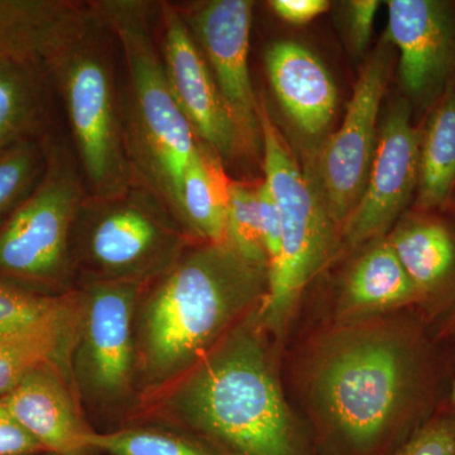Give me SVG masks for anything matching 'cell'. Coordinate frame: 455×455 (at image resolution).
Listing matches in <instances>:
<instances>
[{
  "label": "cell",
  "instance_id": "cell-1",
  "mask_svg": "<svg viewBox=\"0 0 455 455\" xmlns=\"http://www.w3.org/2000/svg\"><path fill=\"white\" fill-rule=\"evenodd\" d=\"M451 366L418 311L338 323L302 368L319 455H394L435 414Z\"/></svg>",
  "mask_w": 455,
  "mask_h": 455
},
{
  "label": "cell",
  "instance_id": "cell-2",
  "mask_svg": "<svg viewBox=\"0 0 455 455\" xmlns=\"http://www.w3.org/2000/svg\"><path fill=\"white\" fill-rule=\"evenodd\" d=\"M263 331L253 310L180 377L171 418L220 455H319L284 400Z\"/></svg>",
  "mask_w": 455,
  "mask_h": 455
},
{
  "label": "cell",
  "instance_id": "cell-3",
  "mask_svg": "<svg viewBox=\"0 0 455 455\" xmlns=\"http://www.w3.org/2000/svg\"><path fill=\"white\" fill-rule=\"evenodd\" d=\"M268 287L267 268L229 245L187 248L140 295L134 320L137 374L148 387L178 381L248 314Z\"/></svg>",
  "mask_w": 455,
  "mask_h": 455
},
{
  "label": "cell",
  "instance_id": "cell-4",
  "mask_svg": "<svg viewBox=\"0 0 455 455\" xmlns=\"http://www.w3.org/2000/svg\"><path fill=\"white\" fill-rule=\"evenodd\" d=\"M89 3L124 56L128 89L122 97L123 124L133 182L148 190L182 228V181L199 140L171 90L151 23L154 4Z\"/></svg>",
  "mask_w": 455,
  "mask_h": 455
},
{
  "label": "cell",
  "instance_id": "cell-5",
  "mask_svg": "<svg viewBox=\"0 0 455 455\" xmlns=\"http://www.w3.org/2000/svg\"><path fill=\"white\" fill-rule=\"evenodd\" d=\"M263 172L280 212L281 256L268 272V287L257 317L266 331L281 333L293 315L302 292L333 259L340 229L326 209L315 181L299 166L259 98Z\"/></svg>",
  "mask_w": 455,
  "mask_h": 455
},
{
  "label": "cell",
  "instance_id": "cell-6",
  "mask_svg": "<svg viewBox=\"0 0 455 455\" xmlns=\"http://www.w3.org/2000/svg\"><path fill=\"white\" fill-rule=\"evenodd\" d=\"M97 22L44 70L64 100L76 160L89 196H122L133 185L123 124L122 95L112 57Z\"/></svg>",
  "mask_w": 455,
  "mask_h": 455
},
{
  "label": "cell",
  "instance_id": "cell-7",
  "mask_svg": "<svg viewBox=\"0 0 455 455\" xmlns=\"http://www.w3.org/2000/svg\"><path fill=\"white\" fill-rule=\"evenodd\" d=\"M190 236L145 188L113 197L86 196L71 235L73 263L90 280L151 283L172 267Z\"/></svg>",
  "mask_w": 455,
  "mask_h": 455
},
{
  "label": "cell",
  "instance_id": "cell-8",
  "mask_svg": "<svg viewBox=\"0 0 455 455\" xmlns=\"http://www.w3.org/2000/svg\"><path fill=\"white\" fill-rule=\"evenodd\" d=\"M86 196L76 157L49 140L40 180L0 226V275L31 283L64 280L73 267L71 235Z\"/></svg>",
  "mask_w": 455,
  "mask_h": 455
},
{
  "label": "cell",
  "instance_id": "cell-9",
  "mask_svg": "<svg viewBox=\"0 0 455 455\" xmlns=\"http://www.w3.org/2000/svg\"><path fill=\"white\" fill-rule=\"evenodd\" d=\"M145 284L90 280L79 299L74 372L84 394L116 403L131 392L137 374L136 320Z\"/></svg>",
  "mask_w": 455,
  "mask_h": 455
},
{
  "label": "cell",
  "instance_id": "cell-10",
  "mask_svg": "<svg viewBox=\"0 0 455 455\" xmlns=\"http://www.w3.org/2000/svg\"><path fill=\"white\" fill-rule=\"evenodd\" d=\"M391 46L388 40L379 44L367 60L340 127L323 143L309 172L340 232L361 199L372 164L379 139L377 121L394 65Z\"/></svg>",
  "mask_w": 455,
  "mask_h": 455
},
{
  "label": "cell",
  "instance_id": "cell-11",
  "mask_svg": "<svg viewBox=\"0 0 455 455\" xmlns=\"http://www.w3.org/2000/svg\"><path fill=\"white\" fill-rule=\"evenodd\" d=\"M411 110L406 99H398L379 127L366 187L341 227V241L349 248L387 235L416 196L421 128L412 124Z\"/></svg>",
  "mask_w": 455,
  "mask_h": 455
},
{
  "label": "cell",
  "instance_id": "cell-12",
  "mask_svg": "<svg viewBox=\"0 0 455 455\" xmlns=\"http://www.w3.org/2000/svg\"><path fill=\"white\" fill-rule=\"evenodd\" d=\"M179 12L211 68L248 152L259 151V98L254 94L248 62L253 3L211 0L179 8Z\"/></svg>",
  "mask_w": 455,
  "mask_h": 455
},
{
  "label": "cell",
  "instance_id": "cell-13",
  "mask_svg": "<svg viewBox=\"0 0 455 455\" xmlns=\"http://www.w3.org/2000/svg\"><path fill=\"white\" fill-rule=\"evenodd\" d=\"M157 8L163 26L161 52L167 79L197 140L220 156L223 164L248 154L211 68L188 32L179 8L166 2L158 3Z\"/></svg>",
  "mask_w": 455,
  "mask_h": 455
},
{
  "label": "cell",
  "instance_id": "cell-14",
  "mask_svg": "<svg viewBox=\"0 0 455 455\" xmlns=\"http://www.w3.org/2000/svg\"><path fill=\"white\" fill-rule=\"evenodd\" d=\"M387 9V40L400 53L405 99L430 109L455 79L454 9L439 0H390Z\"/></svg>",
  "mask_w": 455,
  "mask_h": 455
},
{
  "label": "cell",
  "instance_id": "cell-15",
  "mask_svg": "<svg viewBox=\"0 0 455 455\" xmlns=\"http://www.w3.org/2000/svg\"><path fill=\"white\" fill-rule=\"evenodd\" d=\"M420 298L429 324L455 309V221L436 212H405L387 235Z\"/></svg>",
  "mask_w": 455,
  "mask_h": 455
},
{
  "label": "cell",
  "instance_id": "cell-16",
  "mask_svg": "<svg viewBox=\"0 0 455 455\" xmlns=\"http://www.w3.org/2000/svg\"><path fill=\"white\" fill-rule=\"evenodd\" d=\"M95 22L89 2L0 0V55L44 70Z\"/></svg>",
  "mask_w": 455,
  "mask_h": 455
},
{
  "label": "cell",
  "instance_id": "cell-17",
  "mask_svg": "<svg viewBox=\"0 0 455 455\" xmlns=\"http://www.w3.org/2000/svg\"><path fill=\"white\" fill-rule=\"evenodd\" d=\"M2 398L11 415L47 454L71 455L89 451L92 431L84 423L56 364L33 368Z\"/></svg>",
  "mask_w": 455,
  "mask_h": 455
},
{
  "label": "cell",
  "instance_id": "cell-18",
  "mask_svg": "<svg viewBox=\"0 0 455 455\" xmlns=\"http://www.w3.org/2000/svg\"><path fill=\"white\" fill-rule=\"evenodd\" d=\"M265 65L277 101L293 124L307 136L322 134L338 106L337 86L325 65L293 41L272 44Z\"/></svg>",
  "mask_w": 455,
  "mask_h": 455
},
{
  "label": "cell",
  "instance_id": "cell-19",
  "mask_svg": "<svg viewBox=\"0 0 455 455\" xmlns=\"http://www.w3.org/2000/svg\"><path fill=\"white\" fill-rule=\"evenodd\" d=\"M347 272L338 301V323H357L418 311L420 298L387 235L367 244Z\"/></svg>",
  "mask_w": 455,
  "mask_h": 455
},
{
  "label": "cell",
  "instance_id": "cell-20",
  "mask_svg": "<svg viewBox=\"0 0 455 455\" xmlns=\"http://www.w3.org/2000/svg\"><path fill=\"white\" fill-rule=\"evenodd\" d=\"M455 193V79L429 109L421 128L415 211H447Z\"/></svg>",
  "mask_w": 455,
  "mask_h": 455
},
{
  "label": "cell",
  "instance_id": "cell-21",
  "mask_svg": "<svg viewBox=\"0 0 455 455\" xmlns=\"http://www.w3.org/2000/svg\"><path fill=\"white\" fill-rule=\"evenodd\" d=\"M230 180L223 161L199 142L182 181V228L203 243H226Z\"/></svg>",
  "mask_w": 455,
  "mask_h": 455
},
{
  "label": "cell",
  "instance_id": "cell-22",
  "mask_svg": "<svg viewBox=\"0 0 455 455\" xmlns=\"http://www.w3.org/2000/svg\"><path fill=\"white\" fill-rule=\"evenodd\" d=\"M38 68L0 55V152L42 139L46 106Z\"/></svg>",
  "mask_w": 455,
  "mask_h": 455
},
{
  "label": "cell",
  "instance_id": "cell-23",
  "mask_svg": "<svg viewBox=\"0 0 455 455\" xmlns=\"http://www.w3.org/2000/svg\"><path fill=\"white\" fill-rule=\"evenodd\" d=\"M89 451L101 455H220L187 431L163 427H123L86 439Z\"/></svg>",
  "mask_w": 455,
  "mask_h": 455
},
{
  "label": "cell",
  "instance_id": "cell-24",
  "mask_svg": "<svg viewBox=\"0 0 455 455\" xmlns=\"http://www.w3.org/2000/svg\"><path fill=\"white\" fill-rule=\"evenodd\" d=\"M77 299L49 298L0 280V337L71 324Z\"/></svg>",
  "mask_w": 455,
  "mask_h": 455
},
{
  "label": "cell",
  "instance_id": "cell-25",
  "mask_svg": "<svg viewBox=\"0 0 455 455\" xmlns=\"http://www.w3.org/2000/svg\"><path fill=\"white\" fill-rule=\"evenodd\" d=\"M70 324L35 333L0 337V397L17 387L33 368L53 363L64 355Z\"/></svg>",
  "mask_w": 455,
  "mask_h": 455
},
{
  "label": "cell",
  "instance_id": "cell-26",
  "mask_svg": "<svg viewBox=\"0 0 455 455\" xmlns=\"http://www.w3.org/2000/svg\"><path fill=\"white\" fill-rule=\"evenodd\" d=\"M49 139L26 140L0 152V220L22 202L40 180Z\"/></svg>",
  "mask_w": 455,
  "mask_h": 455
},
{
  "label": "cell",
  "instance_id": "cell-27",
  "mask_svg": "<svg viewBox=\"0 0 455 455\" xmlns=\"http://www.w3.org/2000/svg\"><path fill=\"white\" fill-rule=\"evenodd\" d=\"M226 244L250 262L267 268L260 233L259 184L230 180Z\"/></svg>",
  "mask_w": 455,
  "mask_h": 455
},
{
  "label": "cell",
  "instance_id": "cell-28",
  "mask_svg": "<svg viewBox=\"0 0 455 455\" xmlns=\"http://www.w3.org/2000/svg\"><path fill=\"white\" fill-rule=\"evenodd\" d=\"M394 455H455V415L436 411Z\"/></svg>",
  "mask_w": 455,
  "mask_h": 455
},
{
  "label": "cell",
  "instance_id": "cell-29",
  "mask_svg": "<svg viewBox=\"0 0 455 455\" xmlns=\"http://www.w3.org/2000/svg\"><path fill=\"white\" fill-rule=\"evenodd\" d=\"M259 203L260 233L269 272L281 256V221L276 203L263 181L259 182Z\"/></svg>",
  "mask_w": 455,
  "mask_h": 455
},
{
  "label": "cell",
  "instance_id": "cell-30",
  "mask_svg": "<svg viewBox=\"0 0 455 455\" xmlns=\"http://www.w3.org/2000/svg\"><path fill=\"white\" fill-rule=\"evenodd\" d=\"M379 7L381 2L379 0H352L347 3V33L350 47L355 53L367 49Z\"/></svg>",
  "mask_w": 455,
  "mask_h": 455
},
{
  "label": "cell",
  "instance_id": "cell-31",
  "mask_svg": "<svg viewBox=\"0 0 455 455\" xmlns=\"http://www.w3.org/2000/svg\"><path fill=\"white\" fill-rule=\"evenodd\" d=\"M44 449L29 435L0 398V455H41Z\"/></svg>",
  "mask_w": 455,
  "mask_h": 455
},
{
  "label": "cell",
  "instance_id": "cell-32",
  "mask_svg": "<svg viewBox=\"0 0 455 455\" xmlns=\"http://www.w3.org/2000/svg\"><path fill=\"white\" fill-rule=\"evenodd\" d=\"M268 4L277 17L296 26L311 22L331 7L328 0H272Z\"/></svg>",
  "mask_w": 455,
  "mask_h": 455
},
{
  "label": "cell",
  "instance_id": "cell-33",
  "mask_svg": "<svg viewBox=\"0 0 455 455\" xmlns=\"http://www.w3.org/2000/svg\"><path fill=\"white\" fill-rule=\"evenodd\" d=\"M438 324V328L434 331V337L443 355H447L451 350L455 353V309Z\"/></svg>",
  "mask_w": 455,
  "mask_h": 455
},
{
  "label": "cell",
  "instance_id": "cell-34",
  "mask_svg": "<svg viewBox=\"0 0 455 455\" xmlns=\"http://www.w3.org/2000/svg\"><path fill=\"white\" fill-rule=\"evenodd\" d=\"M436 411L448 412V414L455 415V376L451 377L444 397H443L439 409L436 410Z\"/></svg>",
  "mask_w": 455,
  "mask_h": 455
},
{
  "label": "cell",
  "instance_id": "cell-35",
  "mask_svg": "<svg viewBox=\"0 0 455 455\" xmlns=\"http://www.w3.org/2000/svg\"><path fill=\"white\" fill-rule=\"evenodd\" d=\"M448 209H451L453 214L455 215V193L453 197H451V204H449Z\"/></svg>",
  "mask_w": 455,
  "mask_h": 455
},
{
  "label": "cell",
  "instance_id": "cell-36",
  "mask_svg": "<svg viewBox=\"0 0 455 455\" xmlns=\"http://www.w3.org/2000/svg\"><path fill=\"white\" fill-rule=\"evenodd\" d=\"M71 455H98V453H95V451H84V453H77V454H71Z\"/></svg>",
  "mask_w": 455,
  "mask_h": 455
}]
</instances>
